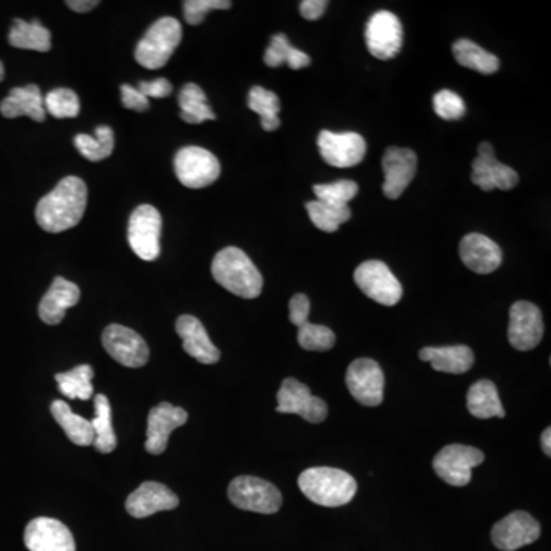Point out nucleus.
I'll return each mask as SVG.
<instances>
[{
  "label": "nucleus",
  "instance_id": "obj_34",
  "mask_svg": "<svg viewBox=\"0 0 551 551\" xmlns=\"http://www.w3.org/2000/svg\"><path fill=\"white\" fill-rule=\"evenodd\" d=\"M181 118L189 124H201L207 120H215V112L209 106L203 89L195 83H187L180 91Z\"/></svg>",
  "mask_w": 551,
  "mask_h": 551
},
{
  "label": "nucleus",
  "instance_id": "obj_19",
  "mask_svg": "<svg viewBox=\"0 0 551 551\" xmlns=\"http://www.w3.org/2000/svg\"><path fill=\"white\" fill-rule=\"evenodd\" d=\"M189 420V414L180 406H173L163 402L150 409L147 417V452L152 455H161L167 449L170 434L181 428Z\"/></svg>",
  "mask_w": 551,
  "mask_h": 551
},
{
  "label": "nucleus",
  "instance_id": "obj_3",
  "mask_svg": "<svg viewBox=\"0 0 551 551\" xmlns=\"http://www.w3.org/2000/svg\"><path fill=\"white\" fill-rule=\"evenodd\" d=\"M300 492L311 503L323 507H342L353 501L357 493V481L345 470L334 467H311L300 473Z\"/></svg>",
  "mask_w": 551,
  "mask_h": 551
},
{
  "label": "nucleus",
  "instance_id": "obj_49",
  "mask_svg": "<svg viewBox=\"0 0 551 551\" xmlns=\"http://www.w3.org/2000/svg\"><path fill=\"white\" fill-rule=\"evenodd\" d=\"M4 77H5L4 63L0 62V82L4 80Z\"/></svg>",
  "mask_w": 551,
  "mask_h": 551
},
{
  "label": "nucleus",
  "instance_id": "obj_11",
  "mask_svg": "<svg viewBox=\"0 0 551 551\" xmlns=\"http://www.w3.org/2000/svg\"><path fill=\"white\" fill-rule=\"evenodd\" d=\"M317 146L323 161L339 169L357 166L366 155L365 138L357 132L322 131Z\"/></svg>",
  "mask_w": 551,
  "mask_h": 551
},
{
  "label": "nucleus",
  "instance_id": "obj_21",
  "mask_svg": "<svg viewBox=\"0 0 551 551\" xmlns=\"http://www.w3.org/2000/svg\"><path fill=\"white\" fill-rule=\"evenodd\" d=\"M180 499L169 487L155 481L141 484L126 499V510L134 518H147L158 512L177 509Z\"/></svg>",
  "mask_w": 551,
  "mask_h": 551
},
{
  "label": "nucleus",
  "instance_id": "obj_26",
  "mask_svg": "<svg viewBox=\"0 0 551 551\" xmlns=\"http://www.w3.org/2000/svg\"><path fill=\"white\" fill-rule=\"evenodd\" d=\"M0 114L5 118L30 117L37 123L45 121L46 111L39 86L11 89L10 95L0 103Z\"/></svg>",
  "mask_w": 551,
  "mask_h": 551
},
{
  "label": "nucleus",
  "instance_id": "obj_4",
  "mask_svg": "<svg viewBox=\"0 0 551 551\" xmlns=\"http://www.w3.org/2000/svg\"><path fill=\"white\" fill-rule=\"evenodd\" d=\"M183 28L173 17H163L149 28L146 36L138 42L135 60L147 69H160L167 65L175 49L181 43Z\"/></svg>",
  "mask_w": 551,
  "mask_h": 551
},
{
  "label": "nucleus",
  "instance_id": "obj_28",
  "mask_svg": "<svg viewBox=\"0 0 551 551\" xmlns=\"http://www.w3.org/2000/svg\"><path fill=\"white\" fill-rule=\"evenodd\" d=\"M51 414L72 443L82 447L94 444V429H92L91 421L74 414L68 403L56 400L51 405Z\"/></svg>",
  "mask_w": 551,
  "mask_h": 551
},
{
  "label": "nucleus",
  "instance_id": "obj_42",
  "mask_svg": "<svg viewBox=\"0 0 551 551\" xmlns=\"http://www.w3.org/2000/svg\"><path fill=\"white\" fill-rule=\"evenodd\" d=\"M230 0H187L184 2V17L189 25H199L206 19L207 13L215 10H230Z\"/></svg>",
  "mask_w": 551,
  "mask_h": 551
},
{
  "label": "nucleus",
  "instance_id": "obj_24",
  "mask_svg": "<svg viewBox=\"0 0 551 551\" xmlns=\"http://www.w3.org/2000/svg\"><path fill=\"white\" fill-rule=\"evenodd\" d=\"M80 288L65 278L54 279L53 285L40 300L39 317L46 325H59L66 311L79 304Z\"/></svg>",
  "mask_w": 551,
  "mask_h": 551
},
{
  "label": "nucleus",
  "instance_id": "obj_25",
  "mask_svg": "<svg viewBox=\"0 0 551 551\" xmlns=\"http://www.w3.org/2000/svg\"><path fill=\"white\" fill-rule=\"evenodd\" d=\"M423 362L431 363L432 368L446 374H464L472 369L475 363L472 349L466 345L454 346H426L418 353Z\"/></svg>",
  "mask_w": 551,
  "mask_h": 551
},
{
  "label": "nucleus",
  "instance_id": "obj_20",
  "mask_svg": "<svg viewBox=\"0 0 551 551\" xmlns=\"http://www.w3.org/2000/svg\"><path fill=\"white\" fill-rule=\"evenodd\" d=\"M23 539L30 551H75L71 530L63 522L45 516L27 525Z\"/></svg>",
  "mask_w": 551,
  "mask_h": 551
},
{
  "label": "nucleus",
  "instance_id": "obj_33",
  "mask_svg": "<svg viewBox=\"0 0 551 551\" xmlns=\"http://www.w3.org/2000/svg\"><path fill=\"white\" fill-rule=\"evenodd\" d=\"M94 369L89 365H80L68 372H60L56 375L59 391L69 400H89L94 395Z\"/></svg>",
  "mask_w": 551,
  "mask_h": 551
},
{
  "label": "nucleus",
  "instance_id": "obj_12",
  "mask_svg": "<svg viewBox=\"0 0 551 551\" xmlns=\"http://www.w3.org/2000/svg\"><path fill=\"white\" fill-rule=\"evenodd\" d=\"M279 414L300 415L304 420L317 424L328 417L327 403L311 394L310 388L296 379H285L278 392Z\"/></svg>",
  "mask_w": 551,
  "mask_h": 551
},
{
  "label": "nucleus",
  "instance_id": "obj_15",
  "mask_svg": "<svg viewBox=\"0 0 551 551\" xmlns=\"http://www.w3.org/2000/svg\"><path fill=\"white\" fill-rule=\"evenodd\" d=\"M541 536V525L527 512L510 513L496 522L492 529V542L503 551H516L533 544Z\"/></svg>",
  "mask_w": 551,
  "mask_h": 551
},
{
  "label": "nucleus",
  "instance_id": "obj_43",
  "mask_svg": "<svg viewBox=\"0 0 551 551\" xmlns=\"http://www.w3.org/2000/svg\"><path fill=\"white\" fill-rule=\"evenodd\" d=\"M311 304L305 294H294L290 300V322L294 327L299 328L300 325H304L308 322V316H310Z\"/></svg>",
  "mask_w": 551,
  "mask_h": 551
},
{
  "label": "nucleus",
  "instance_id": "obj_27",
  "mask_svg": "<svg viewBox=\"0 0 551 551\" xmlns=\"http://www.w3.org/2000/svg\"><path fill=\"white\" fill-rule=\"evenodd\" d=\"M467 409L473 417L481 420L506 417V411L499 400L498 389L490 380H478L470 386L467 392Z\"/></svg>",
  "mask_w": 551,
  "mask_h": 551
},
{
  "label": "nucleus",
  "instance_id": "obj_32",
  "mask_svg": "<svg viewBox=\"0 0 551 551\" xmlns=\"http://www.w3.org/2000/svg\"><path fill=\"white\" fill-rule=\"evenodd\" d=\"M264 62L270 68H279L287 63L291 69L297 71V69L307 68L311 59L304 51L293 48L285 34H276L271 37L270 46L264 54Z\"/></svg>",
  "mask_w": 551,
  "mask_h": 551
},
{
  "label": "nucleus",
  "instance_id": "obj_17",
  "mask_svg": "<svg viewBox=\"0 0 551 551\" xmlns=\"http://www.w3.org/2000/svg\"><path fill=\"white\" fill-rule=\"evenodd\" d=\"M472 183L484 192L492 190H512L519 183V175L512 167L499 163L492 144L484 143L478 147V157L472 163Z\"/></svg>",
  "mask_w": 551,
  "mask_h": 551
},
{
  "label": "nucleus",
  "instance_id": "obj_10",
  "mask_svg": "<svg viewBox=\"0 0 551 551\" xmlns=\"http://www.w3.org/2000/svg\"><path fill=\"white\" fill-rule=\"evenodd\" d=\"M369 53L379 60H391L402 51L403 27L391 11H377L365 31Z\"/></svg>",
  "mask_w": 551,
  "mask_h": 551
},
{
  "label": "nucleus",
  "instance_id": "obj_37",
  "mask_svg": "<svg viewBox=\"0 0 551 551\" xmlns=\"http://www.w3.org/2000/svg\"><path fill=\"white\" fill-rule=\"evenodd\" d=\"M307 212L311 222L317 229L325 233H334L340 229V225L351 219L349 207L331 206L322 201H310L307 203Z\"/></svg>",
  "mask_w": 551,
  "mask_h": 551
},
{
  "label": "nucleus",
  "instance_id": "obj_1",
  "mask_svg": "<svg viewBox=\"0 0 551 551\" xmlns=\"http://www.w3.org/2000/svg\"><path fill=\"white\" fill-rule=\"evenodd\" d=\"M88 204V187L77 177H66L37 204V224L48 233H62L82 221Z\"/></svg>",
  "mask_w": 551,
  "mask_h": 551
},
{
  "label": "nucleus",
  "instance_id": "obj_47",
  "mask_svg": "<svg viewBox=\"0 0 551 551\" xmlns=\"http://www.w3.org/2000/svg\"><path fill=\"white\" fill-rule=\"evenodd\" d=\"M66 5L77 13H88L98 7V0H68Z\"/></svg>",
  "mask_w": 551,
  "mask_h": 551
},
{
  "label": "nucleus",
  "instance_id": "obj_31",
  "mask_svg": "<svg viewBox=\"0 0 551 551\" xmlns=\"http://www.w3.org/2000/svg\"><path fill=\"white\" fill-rule=\"evenodd\" d=\"M455 60L464 68L473 69L480 74H495L499 71V59L486 49L473 43L472 40L461 39L454 43Z\"/></svg>",
  "mask_w": 551,
  "mask_h": 551
},
{
  "label": "nucleus",
  "instance_id": "obj_40",
  "mask_svg": "<svg viewBox=\"0 0 551 551\" xmlns=\"http://www.w3.org/2000/svg\"><path fill=\"white\" fill-rule=\"evenodd\" d=\"M313 190L317 201L331 204V206L348 207L349 201L359 192V186L354 181L342 180L333 184H316Z\"/></svg>",
  "mask_w": 551,
  "mask_h": 551
},
{
  "label": "nucleus",
  "instance_id": "obj_13",
  "mask_svg": "<svg viewBox=\"0 0 551 551\" xmlns=\"http://www.w3.org/2000/svg\"><path fill=\"white\" fill-rule=\"evenodd\" d=\"M346 386L360 405L379 406L385 389L382 366L372 359L354 360L346 371Z\"/></svg>",
  "mask_w": 551,
  "mask_h": 551
},
{
  "label": "nucleus",
  "instance_id": "obj_9",
  "mask_svg": "<svg viewBox=\"0 0 551 551\" xmlns=\"http://www.w3.org/2000/svg\"><path fill=\"white\" fill-rule=\"evenodd\" d=\"M354 281L357 287L377 304L394 307L402 300V284L383 262H363L354 273Z\"/></svg>",
  "mask_w": 551,
  "mask_h": 551
},
{
  "label": "nucleus",
  "instance_id": "obj_48",
  "mask_svg": "<svg viewBox=\"0 0 551 551\" xmlns=\"http://www.w3.org/2000/svg\"><path fill=\"white\" fill-rule=\"evenodd\" d=\"M542 450L547 457H551V429L547 428L542 432L541 437Z\"/></svg>",
  "mask_w": 551,
  "mask_h": 551
},
{
  "label": "nucleus",
  "instance_id": "obj_22",
  "mask_svg": "<svg viewBox=\"0 0 551 551\" xmlns=\"http://www.w3.org/2000/svg\"><path fill=\"white\" fill-rule=\"evenodd\" d=\"M460 258L469 270L490 274L503 264L501 247L481 233H470L460 242Z\"/></svg>",
  "mask_w": 551,
  "mask_h": 551
},
{
  "label": "nucleus",
  "instance_id": "obj_14",
  "mask_svg": "<svg viewBox=\"0 0 551 551\" xmlns=\"http://www.w3.org/2000/svg\"><path fill=\"white\" fill-rule=\"evenodd\" d=\"M102 342L109 356L126 368H141L149 360V346L143 337L118 323L106 328Z\"/></svg>",
  "mask_w": 551,
  "mask_h": 551
},
{
  "label": "nucleus",
  "instance_id": "obj_2",
  "mask_svg": "<svg viewBox=\"0 0 551 551\" xmlns=\"http://www.w3.org/2000/svg\"><path fill=\"white\" fill-rule=\"evenodd\" d=\"M212 274L221 287L244 299L261 296L264 278L241 248L227 247L215 256Z\"/></svg>",
  "mask_w": 551,
  "mask_h": 551
},
{
  "label": "nucleus",
  "instance_id": "obj_8",
  "mask_svg": "<svg viewBox=\"0 0 551 551\" xmlns=\"http://www.w3.org/2000/svg\"><path fill=\"white\" fill-rule=\"evenodd\" d=\"M175 172L183 186L189 189H204L218 180L221 175V164L209 150L187 146L175 157Z\"/></svg>",
  "mask_w": 551,
  "mask_h": 551
},
{
  "label": "nucleus",
  "instance_id": "obj_30",
  "mask_svg": "<svg viewBox=\"0 0 551 551\" xmlns=\"http://www.w3.org/2000/svg\"><path fill=\"white\" fill-rule=\"evenodd\" d=\"M95 417L91 421L94 429V444L100 454H111L117 447L114 426H112L111 403L105 394H98L94 400Z\"/></svg>",
  "mask_w": 551,
  "mask_h": 551
},
{
  "label": "nucleus",
  "instance_id": "obj_5",
  "mask_svg": "<svg viewBox=\"0 0 551 551\" xmlns=\"http://www.w3.org/2000/svg\"><path fill=\"white\" fill-rule=\"evenodd\" d=\"M229 498L238 509L262 515H273L282 506V493L278 487L250 475L235 478L230 483Z\"/></svg>",
  "mask_w": 551,
  "mask_h": 551
},
{
  "label": "nucleus",
  "instance_id": "obj_38",
  "mask_svg": "<svg viewBox=\"0 0 551 551\" xmlns=\"http://www.w3.org/2000/svg\"><path fill=\"white\" fill-rule=\"evenodd\" d=\"M297 330V342L305 351H330L336 345V334L323 325L305 322Z\"/></svg>",
  "mask_w": 551,
  "mask_h": 551
},
{
  "label": "nucleus",
  "instance_id": "obj_29",
  "mask_svg": "<svg viewBox=\"0 0 551 551\" xmlns=\"http://www.w3.org/2000/svg\"><path fill=\"white\" fill-rule=\"evenodd\" d=\"M8 42L14 48L48 53L51 49V33L43 27L39 20L25 22V20L16 19L10 36H8Z\"/></svg>",
  "mask_w": 551,
  "mask_h": 551
},
{
  "label": "nucleus",
  "instance_id": "obj_7",
  "mask_svg": "<svg viewBox=\"0 0 551 551\" xmlns=\"http://www.w3.org/2000/svg\"><path fill=\"white\" fill-rule=\"evenodd\" d=\"M163 219L154 206L137 207L129 219V245L143 261H155L160 256V238Z\"/></svg>",
  "mask_w": 551,
  "mask_h": 551
},
{
  "label": "nucleus",
  "instance_id": "obj_46",
  "mask_svg": "<svg viewBox=\"0 0 551 551\" xmlns=\"http://www.w3.org/2000/svg\"><path fill=\"white\" fill-rule=\"evenodd\" d=\"M327 7V0H304V2H300L299 10L304 19L317 20L323 16Z\"/></svg>",
  "mask_w": 551,
  "mask_h": 551
},
{
  "label": "nucleus",
  "instance_id": "obj_6",
  "mask_svg": "<svg viewBox=\"0 0 551 551\" xmlns=\"http://www.w3.org/2000/svg\"><path fill=\"white\" fill-rule=\"evenodd\" d=\"M484 463V454L477 447L449 444L435 455L434 466L438 477L454 487H464L472 480L473 467Z\"/></svg>",
  "mask_w": 551,
  "mask_h": 551
},
{
  "label": "nucleus",
  "instance_id": "obj_16",
  "mask_svg": "<svg viewBox=\"0 0 551 551\" xmlns=\"http://www.w3.org/2000/svg\"><path fill=\"white\" fill-rule=\"evenodd\" d=\"M510 345L518 351H530L541 343L544 336V320L541 310L532 302L519 300L510 308Z\"/></svg>",
  "mask_w": 551,
  "mask_h": 551
},
{
  "label": "nucleus",
  "instance_id": "obj_35",
  "mask_svg": "<svg viewBox=\"0 0 551 551\" xmlns=\"http://www.w3.org/2000/svg\"><path fill=\"white\" fill-rule=\"evenodd\" d=\"M248 108L261 117V124L264 131L273 132L281 126L279 111L281 102L278 95L262 86H253L248 92Z\"/></svg>",
  "mask_w": 551,
  "mask_h": 551
},
{
  "label": "nucleus",
  "instance_id": "obj_36",
  "mask_svg": "<svg viewBox=\"0 0 551 551\" xmlns=\"http://www.w3.org/2000/svg\"><path fill=\"white\" fill-rule=\"evenodd\" d=\"M74 144L86 160L97 163L111 157L114 152V131L109 126H98L95 137L80 134L74 138Z\"/></svg>",
  "mask_w": 551,
  "mask_h": 551
},
{
  "label": "nucleus",
  "instance_id": "obj_44",
  "mask_svg": "<svg viewBox=\"0 0 551 551\" xmlns=\"http://www.w3.org/2000/svg\"><path fill=\"white\" fill-rule=\"evenodd\" d=\"M121 103L124 108L144 112L149 109V98L144 97L137 88L131 85H121Z\"/></svg>",
  "mask_w": 551,
  "mask_h": 551
},
{
  "label": "nucleus",
  "instance_id": "obj_18",
  "mask_svg": "<svg viewBox=\"0 0 551 551\" xmlns=\"http://www.w3.org/2000/svg\"><path fill=\"white\" fill-rule=\"evenodd\" d=\"M417 155L405 147H389L383 155L382 167L385 172L383 193L386 198L398 199L403 195L417 173Z\"/></svg>",
  "mask_w": 551,
  "mask_h": 551
},
{
  "label": "nucleus",
  "instance_id": "obj_45",
  "mask_svg": "<svg viewBox=\"0 0 551 551\" xmlns=\"http://www.w3.org/2000/svg\"><path fill=\"white\" fill-rule=\"evenodd\" d=\"M138 91L146 98H164L172 94V83L167 79H157L154 82H140Z\"/></svg>",
  "mask_w": 551,
  "mask_h": 551
},
{
  "label": "nucleus",
  "instance_id": "obj_23",
  "mask_svg": "<svg viewBox=\"0 0 551 551\" xmlns=\"http://www.w3.org/2000/svg\"><path fill=\"white\" fill-rule=\"evenodd\" d=\"M177 333L183 340V348L190 357L203 365H213L221 359L219 349L213 345L203 323L196 317L181 316L177 320Z\"/></svg>",
  "mask_w": 551,
  "mask_h": 551
},
{
  "label": "nucleus",
  "instance_id": "obj_41",
  "mask_svg": "<svg viewBox=\"0 0 551 551\" xmlns=\"http://www.w3.org/2000/svg\"><path fill=\"white\" fill-rule=\"evenodd\" d=\"M434 111L443 120H460L466 114V105L460 95L449 89H443L434 95Z\"/></svg>",
  "mask_w": 551,
  "mask_h": 551
},
{
  "label": "nucleus",
  "instance_id": "obj_39",
  "mask_svg": "<svg viewBox=\"0 0 551 551\" xmlns=\"http://www.w3.org/2000/svg\"><path fill=\"white\" fill-rule=\"evenodd\" d=\"M45 111L56 118H74L80 114V98L71 89L59 88L49 92L43 100Z\"/></svg>",
  "mask_w": 551,
  "mask_h": 551
}]
</instances>
